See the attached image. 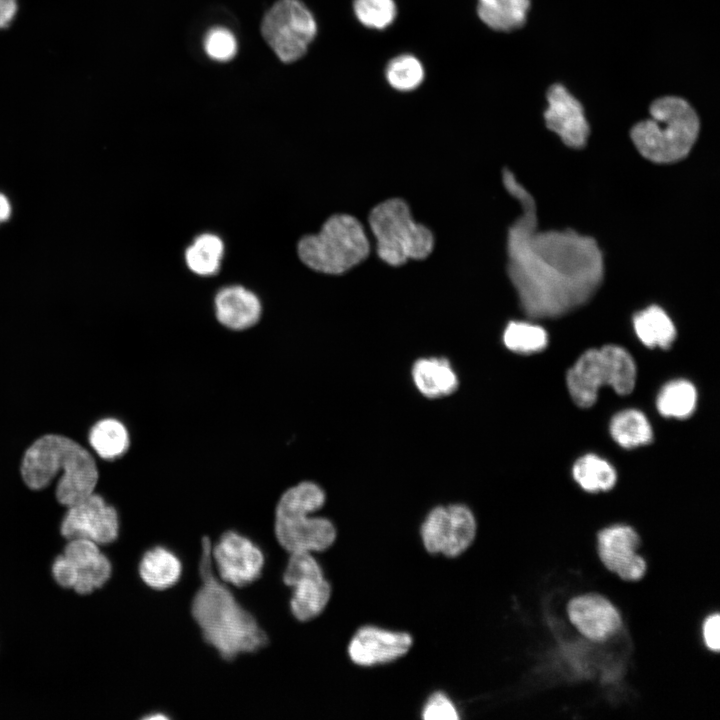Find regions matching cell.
Returning a JSON list of instances; mask_svg holds the SVG:
<instances>
[{
    "mask_svg": "<svg viewBox=\"0 0 720 720\" xmlns=\"http://www.w3.org/2000/svg\"><path fill=\"white\" fill-rule=\"evenodd\" d=\"M53 576L64 587L73 588L77 579V570L74 564L65 556H59L53 564Z\"/></svg>",
    "mask_w": 720,
    "mask_h": 720,
    "instance_id": "obj_35",
    "label": "cell"
},
{
    "mask_svg": "<svg viewBox=\"0 0 720 720\" xmlns=\"http://www.w3.org/2000/svg\"><path fill=\"white\" fill-rule=\"evenodd\" d=\"M610 433L624 448H634L652 440L651 426L640 411L629 409L617 413L611 420Z\"/></svg>",
    "mask_w": 720,
    "mask_h": 720,
    "instance_id": "obj_26",
    "label": "cell"
},
{
    "mask_svg": "<svg viewBox=\"0 0 720 720\" xmlns=\"http://www.w3.org/2000/svg\"><path fill=\"white\" fill-rule=\"evenodd\" d=\"M531 0H477L481 21L495 31L510 32L527 21Z\"/></svg>",
    "mask_w": 720,
    "mask_h": 720,
    "instance_id": "obj_22",
    "label": "cell"
},
{
    "mask_svg": "<svg viewBox=\"0 0 720 720\" xmlns=\"http://www.w3.org/2000/svg\"><path fill=\"white\" fill-rule=\"evenodd\" d=\"M411 376L417 390L429 399L449 396L459 385L456 371L444 357H424L416 360Z\"/></svg>",
    "mask_w": 720,
    "mask_h": 720,
    "instance_id": "obj_20",
    "label": "cell"
},
{
    "mask_svg": "<svg viewBox=\"0 0 720 720\" xmlns=\"http://www.w3.org/2000/svg\"><path fill=\"white\" fill-rule=\"evenodd\" d=\"M223 253L222 240L215 234L203 233L186 249L185 261L192 272L210 276L218 271Z\"/></svg>",
    "mask_w": 720,
    "mask_h": 720,
    "instance_id": "obj_25",
    "label": "cell"
},
{
    "mask_svg": "<svg viewBox=\"0 0 720 720\" xmlns=\"http://www.w3.org/2000/svg\"><path fill=\"white\" fill-rule=\"evenodd\" d=\"M11 204L8 198L0 193V224L6 222L11 215Z\"/></svg>",
    "mask_w": 720,
    "mask_h": 720,
    "instance_id": "obj_37",
    "label": "cell"
},
{
    "mask_svg": "<svg viewBox=\"0 0 720 720\" xmlns=\"http://www.w3.org/2000/svg\"><path fill=\"white\" fill-rule=\"evenodd\" d=\"M369 225L377 240L378 256L389 265L424 259L433 250L432 232L413 220L402 199H389L374 207L369 214Z\"/></svg>",
    "mask_w": 720,
    "mask_h": 720,
    "instance_id": "obj_6",
    "label": "cell"
},
{
    "mask_svg": "<svg viewBox=\"0 0 720 720\" xmlns=\"http://www.w3.org/2000/svg\"><path fill=\"white\" fill-rule=\"evenodd\" d=\"M353 11L363 26L384 30L395 20L397 7L394 0H354Z\"/></svg>",
    "mask_w": 720,
    "mask_h": 720,
    "instance_id": "obj_31",
    "label": "cell"
},
{
    "mask_svg": "<svg viewBox=\"0 0 720 720\" xmlns=\"http://www.w3.org/2000/svg\"><path fill=\"white\" fill-rule=\"evenodd\" d=\"M261 34L284 63L302 58L317 34V23L301 0H277L265 13Z\"/></svg>",
    "mask_w": 720,
    "mask_h": 720,
    "instance_id": "obj_8",
    "label": "cell"
},
{
    "mask_svg": "<svg viewBox=\"0 0 720 720\" xmlns=\"http://www.w3.org/2000/svg\"><path fill=\"white\" fill-rule=\"evenodd\" d=\"M211 557L220 578L236 587L255 582L265 564L262 550L249 538L232 530L223 533L211 547Z\"/></svg>",
    "mask_w": 720,
    "mask_h": 720,
    "instance_id": "obj_12",
    "label": "cell"
},
{
    "mask_svg": "<svg viewBox=\"0 0 720 720\" xmlns=\"http://www.w3.org/2000/svg\"><path fill=\"white\" fill-rule=\"evenodd\" d=\"M597 552L602 565L621 580L638 581L647 571V563L638 554L641 541L630 526L615 524L596 536Z\"/></svg>",
    "mask_w": 720,
    "mask_h": 720,
    "instance_id": "obj_13",
    "label": "cell"
},
{
    "mask_svg": "<svg viewBox=\"0 0 720 720\" xmlns=\"http://www.w3.org/2000/svg\"><path fill=\"white\" fill-rule=\"evenodd\" d=\"M202 44L207 57L219 63L231 61L238 51L236 36L230 29L221 25L209 28Z\"/></svg>",
    "mask_w": 720,
    "mask_h": 720,
    "instance_id": "obj_32",
    "label": "cell"
},
{
    "mask_svg": "<svg viewBox=\"0 0 720 720\" xmlns=\"http://www.w3.org/2000/svg\"><path fill=\"white\" fill-rule=\"evenodd\" d=\"M502 179L522 208L507 233V273L521 308L531 318H555L585 304L604 278L596 240L569 228L538 230L533 196L510 170Z\"/></svg>",
    "mask_w": 720,
    "mask_h": 720,
    "instance_id": "obj_1",
    "label": "cell"
},
{
    "mask_svg": "<svg viewBox=\"0 0 720 720\" xmlns=\"http://www.w3.org/2000/svg\"><path fill=\"white\" fill-rule=\"evenodd\" d=\"M636 382V366L622 347L606 345L584 352L567 373V387L574 402L583 408L592 406L603 385L617 393L632 392Z\"/></svg>",
    "mask_w": 720,
    "mask_h": 720,
    "instance_id": "obj_7",
    "label": "cell"
},
{
    "mask_svg": "<svg viewBox=\"0 0 720 720\" xmlns=\"http://www.w3.org/2000/svg\"><path fill=\"white\" fill-rule=\"evenodd\" d=\"M476 532L475 516L464 504L434 507L420 528L425 549L431 554H443L449 558L465 552L473 543Z\"/></svg>",
    "mask_w": 720,
    "mask_h": 720,
    "instance_id": "obj_9",
    "label": "cell"
},
{
    "mask_svg": "<svg viewBox=\"0 0 720 720\" xmlns=\"http://www.w3.org/2000/svg\"><path fill=\"white\" fill-rule=\"evenodd\" d=\"M63 555L76 567L73 589L78 593L87 594L102 587L111 576L110 561L101 553L98 544L89 539H70Z\"/></svg>",
    "mask_w": 720,
    "mask_h": 720,
    "instance_id": "obj_18",
    "label": "cell"
},
{
    "mask_svg": "<svg viewBox=\"0 0 720 720\" xmlns=\"http://www.w3.org/2000/svg\"><path fill=\"white\" fill-rule=\"evenodd\" d=\"M369 241L362 224L353 216H331L317 234L304 236L298 255L309 268L341 274L362 262L369 254Z\"/></svg>",
    "mask_w": 720,
    "mask_h": 720,
    "instance_id": "obj_5",
    "label": "cell"
},
{
    "mask_svg": "<svg viewBox=\"0 0 720 720\" xmlns=\"http://www.w3.org/2000/svg\"><path fill=\"white\" fill-rule=\"evenodd\" d=\"M696 401L695 387L686 380H675L661 389L657 397V408L663 416L685 418L693 413Z\"/></svg>",
    "mask_w": 720,
    "mask_h": 720,
    "instance_id": "obj_28",
    "label": "cell"
},
{
    "mask_svg": "<svg viewBox=\"0 0 720 720\" xmlns=\"http://www.w3.org/2000/svg\"><path fill=\"white\" fill-rule=\"evenodd\" d=\"M211 541L202 539L199 572L202 584L192 600V616L204 640L225 660L263 648L268 638L255 617L243 608L213 574Z\"/></svg>",
    "mask_w": 720,
    "mask_h": 720,
    "instance_id": "obj_2",
    "label": "cell"
},
{
    "mask_svg": "<svg viewBox=\"0 0 720 720\" xmlns=\"http://www.w3.org/2000/svg\"><path fill=\"white\" fill-rule=\"evenodd\" d=\"M546 100V127L557 134L566 146L583 148L590 135V126L581 102L561 83H554L548 88Z\"/></svg>",
    "mask_w": 720,
    "mask_h": 720,
    "instance_id": "obj_15",
    "label": "cell"
},
{
    "mask_svg": "<svg viewBox=\"0 0 720 720\" xmlns=\"http://www.w3.org/2000/svg\"><path fill=\"white\" fill-rule=\"evenodd\" d=\"M412 644L413 638L407 632L367 625L355 632L347 651L355 664L374 666L399 659L409 651Z\"/></svg>",
    "mask_w": 720,
    "mask_h": 720,
    "instance_id": "obj_17",
    "label": "cell"
},
{
    "mask_svg": "<svg viewBox=\"0 0 720 720\" xmlns=\"http://www.w3.org/2000/svg\"><path fill=\"white\" fill-rule=\"evenodd\" d=\"M67 508L61 532L69 540L84 538L97 544H108L118 537L116 509L95 492Z\"/></svg>",
    "mask_w": 720,
    "mask_h": 720,
    "instance_id": "obj_14",
    "label": "cell"
},
{
    "mask_svg": "<svg viewBox=\"0 0 720 720\" xmlns=\"http://www.w3.org/2000/svg\"><path fill=\"white\" fill-rule=\"evenodd\" d=\"M569 621L586 639L604 642L622 627L618 609L606 597L599 594H580L567 605Z\"/></svg>",
    "mask_w": 720,
    "mask_h": 720,
    "instance_id": "obj_16",
    "label": "cell"
},
{
    "mask_svg": "<svg viewBox=\"0 0 720 720\" xmlns=\"http://www.w3.org/2000/svg\"><path fill=\"white\" fill-rule=\"evenodd\" d=\"M633 325L641 342L650 347L669 348L676 337V329L659 306L652 305L634 315Z\"/></svg>",
    "mask_w": 720,
    "mask_h": 720,
    "instance_id": "obj_23",
    "label": "cell"
},
{
    "mask_svg": "<svg viewBox=\"0 0 720 720\" xmlns=\"http://www.w3.org/2000/svg\"><path fill=\"white\" fill-rule=\"evenodd\" d=\"M649 112L650 118L635 124L630 132L638 152L657 164L684 159L700 130L695 109L681 97L663 96L651 103Z\"/></svg>",
    "mask_w": 720,
    "mask_h": 720,
    "instance_id": "obj_4",
    "label": "cell"
},
{
    "mask_svg": "<svg viewBox=\"0 0 720 720\" xmlns=\"http://www.w3.org/2000/svg\"><path fill=\"white\" fill-rule=\"evenodd\" d=\"M702 637L705 647L712 652L720 650V616L717 612L712 613L703 621Z\"/></svg>",
    "mask_w": 720,
    "mask_h": 720,
    "instance_id": "obj_34",
    "label": "cell"
},
{
    "mask_svg": "<svg viewBox=\"0 0 720 720\" xmlns=\"http://www.w3.org/2000/svg\"><path fill=\"white\" fill-rule=\"evenodd\" d=\"M283 582L292 588L290 610L299 621L305 622L319 616L330 600V583L310 552L290 553L283 572Z\"/></svg>",
    "mask_w": 720,
    "mask_h": 720,
    "instance_id": "obj_11",
    "label": "cell"
},
{
    "mask_svg": "<svg viewBox=\"0 0 720 720\" xmlns=\"http://www.w3.org/2000/svg\"><path fill=\"white\" fill-rule=\"evenodd\" d=\"M18 0H0V29L7 28L16 16Z\"/></svg>",
    "mask_w": 720,
    "mask_h": 720,
    "instance_id": "obj_36",
    "label": "cell"
},
{
    "mask_svg": "<svg viewBox=\"0 0 720 720\" xmlns=\"http://www.w3.org/2000/svg\"><path fill=\"white\" fill-rule=\"evenodd\" d=\"M59 470L62 476L56 497L62 505L70 507L94 493L96 462L87 449L66 436L47 434L38 438L25 451L20 467L25 484L33 490L45 488Z\"/></svg>",
    "mask_w": 720,
    "mask_h": 720,
    "instance_id": "obj_3",
    "label": "cell"
},
{
    "mask_svg": "<svg viewBox=\"0 0 720 720\" xmlns=\"http://www.w3.org/2000/svg\"><path fill=\"white\" fill-rule=\"evenodd\" d=\"M503 343L513 352L529 354L543 350L548 343V336L541 326L511 321L504 330Z\"/></svg>",
    "mask_w": 720,
    "mask_h": 720,
    "instance_id": "obj_29",
    "label": "cell"
},
{
    "mask_svg": "<svg viewBox=\"0 0 720 720\" xmlns=\"http://www.w3.org/2000/svg\"><path fill=\"white\" fill-rule=\"evenodd\" d=\"M389 85L402 92L418 88L425 77L421 61L411 54H401L389 61L385 68Z\"/></svg>",
    "mask_w": 720,
    "mask_h": 720,
    "instance_id": "obj_30",
    "label": "cell"
},
{
    "mask_svg": "<svg viewBox=\"0 0 720 720\" xmlns=\"http://www.w3.org/2000/svg\"><path fill=\"white\" fill-rule=\"evenodd\" d=\"M573 477L582 489L590 493L607 491L616 482V472L610 463L593 454L576 461Z\"/></svg>",
    "mask_w": 720,
    "mask_h": 720,
    "instance_id": "obj_27",
    "label": "cell"
},
{
    "mask_svg": "<svg viewBox=\"0 0 720 720\" xmlns=\"http://www.w3.org/2000/svg\"><path fill=\"white\" fill-rule=\"evenodd\" d=\"M89 442L101 458L112 460L126 453L130 445V437L122 422L114 418H105L91 428Z\"/></svg>",
    "mask_w": 720,
    "mask_h": 720,
    "instance_id": "obj_24",
    "label": "cell"
},
{
    "mask_svg": "<svg viewBox=\"0 0 720 720\" xmlns=\"http://www.w3.org/2000/svg\"><path fill=\"white\" fill-rule=\"evenodd\" d=\"M139 574L150 588L166 590L179 581L182 563L170 549L154 546L143 554L139 563Z\"/></svg>",
    "mask_w": 720,
    "mask_h": 720,
    "instance_id": "obj_21",
    "label": "cell"
},
{
    "mask_svg": "<svg viewBox=\"0 0 720 720\" xmlns=\"http://www.w3.org/2000/svg\"><path fill=\"white\" fill-rule=\"evenodd\" d=\"M422 718L425 720H456L459 719V714L448 696L442 692H435L424 704Z\"/></svg>",
    "mask_w": 720,
    "mask_h": 720,
    "instance_id": "obj_33",
    "label": "cell"
},
{
    "mask_svg": "<svg viewBox=\"0 0 720 720\" xmlns=\"http://www.w3.org/2000/svg\"><path fill=\"white\" fill-rule=\"evenodd\" d=\"M310 509L279 500L275 510V535L288 552H321L336 540L334 524L325 517L311 516Z\"/></svg>",
    "mask_w": 720,
    "mask_h": 720,
    "instance_id": "obj_10",
    "label": "cell"
},
{
    "mask_svg": "<svg viewBox=\"0 0 720 720\" xmlns=\"http://www.w3.org/2000/svg\"><path fill=\"white\" fill-rule=\"evenodd\" d=\"M217 320L226 328L241 331L260 319L262 306L255 293L240 285L220 289L214 300Z\"/></svg>",
    "mask_w": 720,
    "mask_h": 720,
    "instance_id": "obj_19",
    "label": "cell"
}]
</instances>
